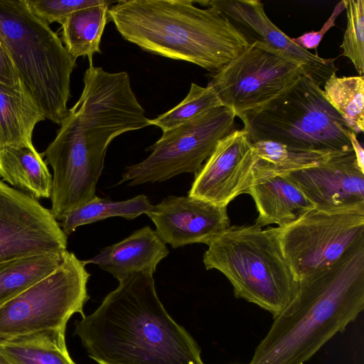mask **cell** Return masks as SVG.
Segmentation results:
<instances>
[{"label":"cell","mask_w":364,"mask_h":364,"mask_svg":"<svg viewBox=\"0 0 364 364\" xmlns=\"http://www.w3.org/2000/svg\"><path fill=\"white\" fill-rule=\"evenodd\" d=\"M31 11L43 22L60 24L75 11L100 4L103 0H26Z\"/></svg>","instance_id":"cell-28"},{"label":"cell","mask_w":364,"mask_h":364,"mask_svg":"<svg viewBox=\"0 0 364 364\" xmlns=\"http://www.w3.org/2000/svg\"><path fill=\"white\" fill-rule=\"evenodd\" d=\"M75 333L99 364H205L196 341L166 311L147 272L119 281L76 323Z\"/></svg>","instance_id":"cell-1"},{"label":"cell","mask_w":364,"mask_h":364,"mask_svg":"<svg viewBox=\"0 0 364 364\" xmlns=\"http://www.w3.org/2000/svg\"><path fill=\"white\" fill-rule=\"evenodd\" d=\"M364 309V242L300 280L248 364H304Z\"/></svg>","instance_id":"cell-2"},{"label":"cell","mask_w":364,"mask_h":364,"mask_svg":"<svg viewBox=\"0 0 364 364\" xmlns=\"http://www.w3.org/2000/svg\"><path fill=\"white\" fill-rule=\"evenodd\" d=\"M276 230L283 255L299 281L332 265L364 242V202L314 206Z\"/></svg>","instance_id":"cell-8"},{"label":"cell","mask_w":364,"mask_h":364,"mask_svg":"<svg viewBox=\"0 0 364 364\" xmlns=\"http://www.w3.org/2000/svg\"><path fill=\"white\" fill-rule=\"evenodd\" d=\"M316 207L364 202V171L353 151L330 156L318 165L285 174Z\"/></svg>","instance_id":"cell-15"},{"label":"cell","mask_w":364,"mask_h":364,"mask_svg":"<svg viewBox=\"0 0 364 364\" xmlns=\"http://www.w3.org/2000/svg\"><path fill=\"white\" fill-rule=\"evenodd\" d=\"M344 9L345 6L343 0L335 6L331 15L319 31H312L305 33L297 38H292L293 41L305 50L314 49L316 50L324 34L336 25L335 22L337 17Z\"/></svg>","instance_id":"cell-29"},{"label":"cell","mask_w":364,"mask_h":364,"mask_svg":"<svg viewBox=\"0 0 364 364\" xmlns=\"http://www.w3.org/2000/svg\"><path fill=\"white\" fill-rule=\"evenodd\" d=\"M85 260L66 251L50 274L0 306V343L46 331L65 332L76 313L85 316L90 274Z\"/></svg>","instance_id":"cell-7"},{"label":"cell","mask_w":364,"mask_h":364,"mask_svg":"<svg viewBox=\"0 0 364 364\" xmlns=\"http://www.w3.org/2000/svg\"><path fill=\"white\" fill-rule=\"evenodd\" d=\"M168 255L166 244L156 231L145 226L125 239L103 248L86 264H97L120 281L137 272L154 274L158 264Z\"/></svg>","instance_id":"cell-16"},{"label":"cell","mask_w":364,"mask_h":364,"mask_svg":"<svg viewBox=\"0 0 364 364\" xmlns=\"http://www.w3.org/2000/svg\"><path fill=\"white\" fill-rule=\"evenodd\" d=\"M0 82L16 87L22 85L15 67L0 43Z\"/></svg>","instance_id":"cell-30"},{"label":"cell","mask_w":364,"mask_h":364,"mask_svg":"<svg viewBox=\"0 0 364 364\" xmlns=\"http://www.w3.org/2000/svg\"><path fill=\"white\" fill-rule=\"evenodd\" d=\"M45 117L22 85L0 82V149L31 145L36 125Z\"/></svg>","instance_id":"cell-19"},{"label":"cell","mask_w":364,"mask_h":364,"mask_svg":"<svg viewBox=\"0 0 364 364\" xmlns=\"http://www.w3.org/2000/svg\"><path fill=\"white\" fill-rule=\"evenodd\" d=\"M0 177L37 200L50 197L52 176L33 144L0 149Z\"/></svg>","instance_id":"cell-18"},{"label":"cell","mask_w":364,"mask_h":364,"mask_svg":"<svg viewBox=\"0 0 364 364\" xmlns=\"http://www.w3.org/2000/svg\"><path fill=\"white\" fill-rule=\"evenodd\" d=\"M257 153L242 128L220 139L195 175L188 196L228 206L252 186Z\"/></svg>","instance_id":"cell-12"},{"label":"cell","mask_w":364,"mask_h":364,"mask_svg":"<svg viewBox=\"0 0 364 364\" xmlns=\"http://www.w3.org/2000/svg\"><path fill=\"white\" fill-rule=\"evenodd\" d=\"M68 237L50 210L0 181V262L67 251Z\"/></svg>","instance_id":"cell-11"},{"label":"cell","mask_w":364,"mask_h":364,"mask_svg":"<svg viewBox=\"0 0 364 364\" xmlns=\"http://www.w3.org/2000/svg\"><path fill=\"white\" fill-rule=\"evenodd\" d=\"M252 146L257 155L252 186L276 176L318 165L330 156L338 154L300 150L271 141H256L252 143Z\"/></svg>","instance_id":"cell-22"},{"label":"cell","mask_w":364,"mask_h":364,"mask_svg":"<svg viewBox=\"0 0 364 364\" xmlns=\"http://www.w3.org/2000/svg\"><path fill=\"white\" fill-rule=\"evenodd\" d=\"M152 205L148 197L143 194L122 201H112L96 196L87 203L69 212L59 224L68 235L79 226L111 217L133 220L141 214H146Z\"/></svg>","instance_id":"cell-24"},{"label":"cell","mask_w":364,"mask_h":364,"mask_svg":"<svg viewBox=\"0 0 364 364\" xmlns=\"http://www.w3.org/2000/svg\"><path fill=\"white\" fill-rule=\"evenodd\" d=\"M188 0H122L112 4L109 19L127 41L166 58L217 72L250 42L227 17Z\"/></svg>","instance_id":"cell-3"},{"label":"cell","mask_w":364,"mask_h":364,"mask_svg":"<svg viewBox=\"0 0 364 364\" xmlns=\"http://www.w3.org/2000/svg\"><path fill=\"white\" fill-rule=\"evenodd\" d=\"M220 107L224 106L210 84L202 87L192 82L184 100L169 111L150 119V125L168 131Z\"/></svg>","instance_id":"cell-26"},{"label":"cell","mask_w":364,"mask_h":364,"mask_svg":"<svg viewBox=\"0 0 364 364\" xmlns=\"http://www.w3.org/2000/svg\"><path fill=\"white\" fill-rule=\"evenodd\" d=\"M329 104L356 135L364 131V77H338L332 74L323 85Z\"/></svg>","instance_id":"cell-25"},{"label":"cell","mask_w":364,"mask_h":364,"mask_svg":"<svg viewBox=\"0 0 364 364\" xmlns=\"http://www.w3.org/2000/svg\"><path fill=\"white\" fill-rule=\"evenodd\" d=\"M65 332L46 331L0 343L13 364H75L65 343Z\"/></svg>","instance_id":"cell-23"},{"label":"cell","mask_w":364,"mask_h":364,"mask_svg":"<svg viewBox=\"0 0 364 364\" xmlns=\"http://www.w3.org/2000/svg\"><path fill=\"white\" fill-rule=\"evenodd\" d=\"M212 7L227 17L244 34H251L258 41L298 64L304 75L320 87L338 68L336 58L326 59L298 46L282 32L265 14L264 4L259 0H210L196 1ZM251 43V42H250Z\"/></svg>","instance_id":"cell-13"},{"label":"cell","mask_w":364,"mask_h":364,"mask_svg":"<svg viewBox=\"0 0 364 364\" xmlns=\"http://www.w3.org/2000/svg\"><path fill=\"white\" fill-rule=\"evenodd\" d=\"M0 43L45 118L60 124L69 110L76 59L26 0H0Z\"/></svg>","instance_id":"cell-4"},{"label":"cell","mask_w":364,"mask_h":364,"mask_svg":"<svg viewBox=\"0 0 364 364\" xmlns=\"http://www.w3.org/2000/svg\"><path fill=\"white\" fill-rule=\"evenodd\" d=\"M0 364H13L0 348Z\"/></svg>","instance_id":"cell-32"},{"label":"cell","mask_w":364,"mask_h":364,"mask_svg":"<svg viewBox=\"0 0 364 364\" xmlns=\"http://www.w3.org/2000/svg\"><path fill=\"white\" fill-rule=\"evenodd\" d=\"M113 3L103 0L100 4L75 11L61 24V40L74 58L87 56L89 64H93V55L101 53V38L109 20V6Z\"/></svg>","instance_id":"cell-20"},{"label":"cell","mask_w":364,"mask_h":364,"mask_svg":"<svg viewBox=\"0 0 364 364\" xmlns=\"http://www.w3.org/2000/svg\"><path fill=\"white\" fill-rule=\"evenodd\" d=\"M235 117L231 109L220 107L163 132L147 149L151 154L127 167L117 185L161 182L183 173L196 175L218 141L235 129Z\"/></svg>","instance_id":"cell-9"},{"label":"cell","mask_w":364,"mask_h":364,"mask_svg":"<svg viewBox=\"0 0 364 364\" xmlns=\"http://www.w3.org/2000/svg\"><path fill=\"white\" fill-rule=\"evenodd\" d=\"M146 215L161 240L173 248L193 243L208 245L230 226L227 206L190 196H168L152 205Z\"/></svg>","instance_id":"cell-14"},{"label":"cell","mask_w":364,"mask_h":364,"mask_svg":"<svg viewBox=\"0 0 364 364\" xmlns=\"http://www.w3.org/2000/svg\"><path fill=\"white\" fill-rule=\"evenodd\" d=\"M304 73L283 54L258 41L214 73L208 82L224 107L241 119L277 97Z\"/></svg>","instance_id":"cell-10"},{"label":"cell","mask_w":364,"mask_h":364,"mask_svg":"<svg viewBox=\"0 0 364 364\" xmlns=\"http://www.w3.org/2000/svg\"><path fill=\"white\" fill-rule=\"evenodd\" d=\"M240 119L251 144L271 141L304 151H353L345 122L327 101L323 89L304 75L277 97Z\"/></svg>","instance_id":"cell-6"},{"label":"cell","mask_w":364,"mask_h":364,"mask_svg":"<svg viewBox=\"0 0 364 364\" xmlns=\"http://www.w3.org/2000/svg\"><path fill=\"white\" fill-rule=\"evenodd\" d=\"M208 245L203 255L205 269L223 273L236 298L274 317L295 295L299 281L283 255L276 228L230 226Z\"/></svg>","instance_id":"cell-5"},{"label":"cell","mask_w":364,"mask_h":364,"mask_svg":"<svg viewBox=\"0 0 364 364\" xmlns=\"http://www.w3.org/2000/svg\"><path fill=\"white\" fill-rule=\"evenodd\" d=\"M348 136L350 140V143L352 146V149L355 156L356 162L358 167L361 171H364V150L357 139L356 134L348 130Z\"/></svg>","instance_id":"cell-31"},{"label":"cell","mask_w":364,"mask_h":364,"mask_svg":"<svg viewBox=\"0 0 364 364\" xmlns=\"http://www.w3.org/2000/svg\"><path fill=\"white\" fill-rule=\"evenodd\" d=\"M247 193L252 197L258 217L257 225H285L315 205L286 175H279L251 186Z\"/></svg>","instance_id":"cell-17"},{"label":"cell","mask_w":364,"mask_h":364,"mask_svg":"<svg viewBox=\"0 0 364 364\" xmlns=\"http://www.w3.org/2000/svg\"><path fill=\"white\" fill-rule=\"evenodd\" d=\"M347 26L341 48L342 55L353 64L359 75L364 74V0H343Z\"/></svg>","instance_id":"cell-27"},{"label":"cell","mask_w":364,"mask_h":364,"mask_svg":"<svg viewBox=\"0 0 364 364\" xmlns=\"http://www.w3.org/2000/svg\"><path fill=\"white\" fill-rule=\"evenodd\" d=\"M65 252L36 254L0 262V306L53 272Z\"/></svg>","instance_id":"cell-21"}]
</instances>
